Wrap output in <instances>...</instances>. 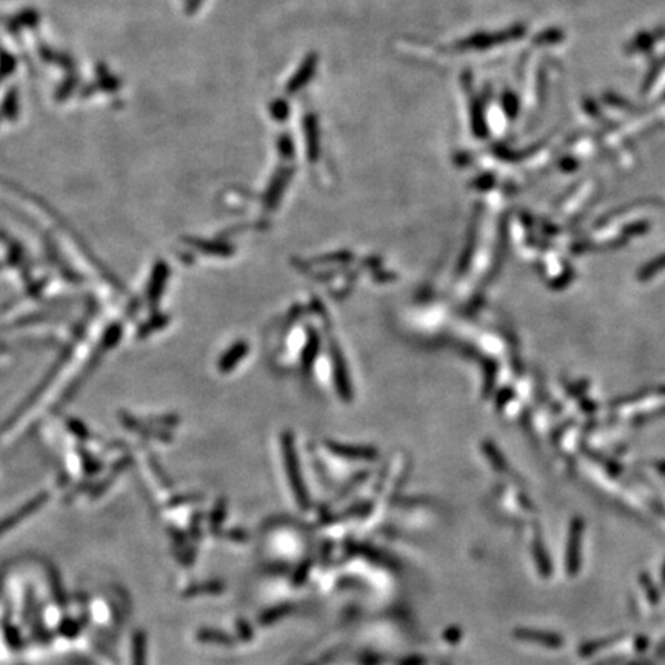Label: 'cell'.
<instances>
[{
    "label": "cell",
    "mask_w": 665,
    "mask_h": 665,
    "mask_svg": "<svg viewBox=\"0 0 665 665\" xmlns=\"http://www.w3.org/2000/svg\"><path fill=\"white\" fill-rule=\"evenodd\" d=\"M73 349H74L73 342L68 344V345H65V349L62 350V353H60V356L58 358V361H55V362L53 363V367H51L48 371H46V374L43 376L42 382L31 391V395L28 396V398L22 402L21 405H18V408L14 411V413L6 419V422L2 425V428H0V432H2V433L8 432V430L11 428V427L17 422V420L23 416V413H26V411L30 410V408L36 404V400L39 399V398L43 395V393H45V390L51 385V382L54 381L55 376H58V373L60 371V368L63 367L65 363L68 362L70 356H71V353H73Z\"/></svg>",
    "instance_id": "cell-1"
},
{
    "label": "cell",
    "mask_w": 665,
    "mask_h": 665,
    "mask_svg": "<svg viewBox=\"0 0 665 665\" xmlns=\"http://www.w3.org/2000/svg\"><path fill=\"white\" fill-rule=\"evenodd\" d=\"M5 267V264H2V262H0V270H2Z\"/></svg>",
    "instance_id": "cell-8"
},
{
    "label": "cell",
    "mask_w": 665,
    "mask_h": 665,
    "mask_svg": "<svg viewBox=\"0 0 665 665\" xmlns=\"http://www.w3.org/2000/svg\"><path fill=\"white\" fill-rule=\"evenodd\" d=\"M67 427H68V430H70V432H71L74 436H78L79 439H82V441H83V439H88V437H90V430H88V427H87L85 424H83V422H80L79 419H68V420H67Z\"/></svg>",
    "instance_id": "cell-7"
},
{
    "label": "cell",
    "mask_w": 665,
    "mask_h": 665,
    "mask_svg": "<svg viewBox=\"0 0 665 665\" xmlns=\"http://www.w3.org/2000/svg\"><path fill=\"white\" fill-rule=\"evenodd\" d=\"M248 351V346L245 344H238V345H234L231 350L227 351V354L223 356L220 363H219V368L220 371H230L234 365H236L242 358H243V354H245Z\"/></svg>",
    "instance_id": "cell-4"
},
{
    "label": "cell",
    "mask_w": 665,
    "mask_h": 665,
    "mask_svg": "<svg viewBox=\"0 0 665 665\" xmlns=\"http://www.w3.org/2000/svg\"><path fill=\"white\" fill-rule=\"evenodd\" d=\"M168 322V317L164 316V314H157L154 316L153 319H149L148 322L142 324L139 326V330H137V337L139 339H145V337H148L151 333H154L156 330H161L162 326H165Z\"/></svg>",
    "instance_id": "cell-6"
},
{
    "label": "cell",
    "mask_w": 665,
    "mask_h": 665,
    "mask_svg": "<svg viewBox=\"0 0 665 665\" xmlns=\"http://www.w3.org/2000/svg\"><path fill=\"white\" fill-rule=\"evenodd\" d=\"M2 239L6 242V245H8V265H11V267H23L25 265V251L22 248L21 243H18L17 240L11 239V238H8L5 236V233H2Z\"/></svg>",
    "instance_id": "cell-3"
},
{
    "label": "cell",
    "mask_w": 665,
    "mask_h": 665,
    "mask_svg": "<svg viewBox=\"0 0 665 665\" xmlns=\"http://www.w3.org/2000/svg\"><path fill=\"white\" fill-rule=\"evenodd\" d=\"M168 275H170V270H168L165 262H157L153 268L151 277H149V285L147 289L148 304H149V308H153V310L157 307L159 301H161L162 293L165 289V284L168 280Z\"/></svg>",
    "instance_id": "cell-2"
},
{
    "label": "cell",
    "mask_w": 665,
    "mask_h": 665,
    "mask_svg": "<svg viewBox=\"0 0 665 665\" xmlns=\"http://www.w3.org/2000/svg\"><path fill=\"white\" fill-rule=\"evenodd\" d=\"M122 333H124V325H122L120 322H112L111 325L107 326L104 336H102L100 345H104L105 349L110 351L111 349H115L117 342L120 341Z\"/></svg>",
    "instance_id": "cell-5"
}]
</instances>
